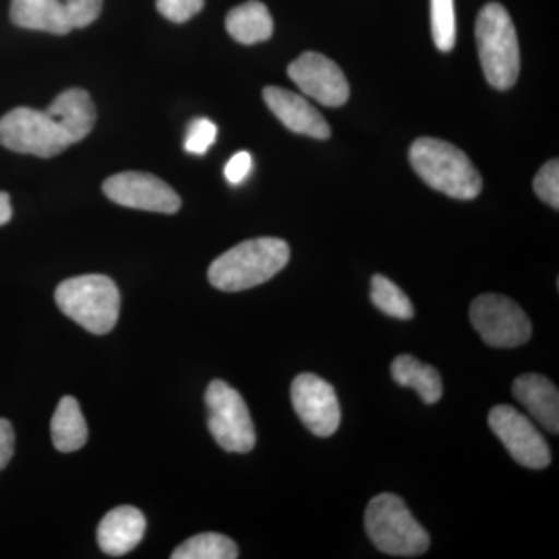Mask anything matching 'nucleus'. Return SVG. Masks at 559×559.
Masks as SVG:
<instances>
[{
  "label": "nucleus",
  "instance_id": "11",
  "mask_svg": "<svg viewBox=\"0 0 559 559\" xmlns=\"http://www.w3.org/2000/svg\"><path fill=\"white\" fill-rule=\"evenodd\" d=\"M294 409L314 436H333L341 425V406L333 385L312 373H301L290 385Z\"/></svg>",
  "mask_w": 559,
  "mask_h": 559
},
{
  "label": "nucleus",
  "instance_id": "20",
  "mask_svg": "<svg viewBox=\"0 0 559 559\" xmlns=\"http://www.w3.org/2000/svg\"><path fill=\"white\" fill-rule=\"evenodd\" d=\"M173 559H235L238 558V547L227 536L219 533H201L180 544L173 551Z\"/></svg>",
  "mask_w": 559,
  "mask_h": 559
},
{
  "label": "nucleus",
  "instance_id": "16",
  "mask_svg": "<svg viewBox=\"0 0 559 559\" xmlns=\"http://www.w3.org/2000/svg\"><path fill=\"white\" fill-rule=\"evenodd\" d=\"M10 17L17 27L68 35L72 32L68 9L62 0H11Z\"/></svg>",
  "mask_w": 559,
  "mask_h": 559
},
{
  "label": "nucleus",
  "instance_id": "27",
  "mask_svg": "<svg viewBox=\"0 0 559 559\" xmlns=\"http://www.w3.org/2000/svg\"><path fill=\"white\" fill-rule=\"evenodd\" d=\"M253 159L248 151H238L224 168V175L231 186H240L252 171Z\"/></svg>",
  "mask_w": 559,
  "mask_h": 559
},
{
  "label": "nucleus",
  "instance_id": "13",
  "mask_svg": "<svg viewBox=\"0 0 559 559\" xmlns=\"http://www.w3.org/2000/svg\"><path fill=\"white\" fill-rule=\"evenodd\" d=\"M267 108L289 131L308 138L325 140L331 135L329 121L323 119L307 98L283 87L270 86L263 91Z\"/></svg>",
  "mask_w": 559,
  "mask_h": 559
},
{
  "label": "nucleus",
  "instance_id": "25",
  "mask_svg": "<svg viewBox=\"0 0 559 559\" xmlns=\"http://www.w3.org/2000/svg\"><path fill=\"white\" fill-rule=\"evenodd\" d=\"M205 0H156L162 16L175 24H183L204 9Z\"/></svg>",
  "mask_w": 559,
  "mask_h": 559
},
{
  "label": "nucleus",
  "instance_id": "17",
  "mask_svg": "<svg viewBox=\"0 0 559 559\" xmlns=\"http://www.w3.org/2000/svg\"><path fill=\"white\" fill-rule=\"evenodd\" d=\"M226 28L238 43L252 46L263 43L274 32V21L267 7L259 0H249L237 9L230 10L226 17Z\"/></svg>",
  "mask_w": 559,
  "mask_h": 559
},
{
  "label": "nucleus",
  "instance_id": "1",
  "mask_svg": "<svg viewBox=\"0 0 559 559\" xmlns=\"http://www.w3.org/2000/svg\"><path fill=\"white\" fill-rule=\"evenodd\" d=\"M97 109L86 91L61 92L46 110L16 108L0 119V145L14 153L58 156L94 130Z\"/></svg>",
  "mask_w": 559,
  "mask_h": 559
},
{
  "label": "nucleus",
  "instance_id": "7",
  "mask_svg": "<svg viewBox=\"0 0 559 559\" xmlns=\"http://www.w3.org/2000/svg\"><path fill=\"white\" fill-rule=\"evenodd\" d=\"M209 429L216 443L227 452L246 454L255 447L252 417L240 393L227 382H210L205 392Z\"/></svg>",
  "mask_w": 559,
  "mask_h": 559
},
{
  "label": "nucleus",
  "instance_id": "14",
  "mask_svg": "<svg viewBox=\"0 0 559 559\" xmlns=\"http://www.w3.org/2000/svg\"><path fill=\"white\" fill-rule=\"evenodd\" d=\"M145 528L142 511L130 506L117 507L98 525V546L110 557H123L139 546Z\"/></svg>",
  "mask_w": 559,
  "mask_h": 559
},
{
  "label": "nucleus",
  "instance_id": "29",
  "mask_svg": "<svg viewBox=\"0 0 559 559\" xmlns=\"http://www.w3.org/2000/svg\"><path fill=\"white\" fill-rule=\"evenodd\" d=\"M13 216V209H11V201L5 191H0V226H5Z\"/></svg>",
  "mask_w": 559,
  "mask_h": 559
},
{
  "label": "nucleus",
  "instance_id": "5",
  "mask_svg": "<svg viewBox=\"0 0 559 559\" xmlns=\"http://www.w3.org/2000/svg\"><path fill=\"white\" fill-rule=\"evenodd\" d=\"M58 307L92 334H106L120 314V293L106 275H80L62 282L55 293Z\"/></svg>",
  "mask_w": 559,
  "mask_h": 559
},
{
  "label": "nucleus",
  "instance_id": "3",
  "mask_svg": "<svg viewBox=\"0 0 559 559\" xmlns=\"http://www.w3.org/2000/svg\"><path fill=\"white\" fill-rule=\"evenodd\" d=\"M409 159L415 173L454 200L469 201L481 191L480 173L469 157L447 140L421 138L411 146Z\"/></svg>",
  "mask_w": 559,
  "mask_h": 559
},
{
  "label": "nucleus",
  "instance_id": "6",
  "mask_svg": "<svg viewBox=\"0 0 559 559\" xmlns=\"http://www.w3.org/2000/svg\"><path fill=\"white\" fill-rule=\"evenodd\" d=\"M366 530L377 549L392 557H419L430 546L428 532L412 516L404 500L390 492L370 500Z\"/></svg>",
  "mask_w": 559,
  "mask_h": 559
},
{
  "label": "nucleus",
  "instance_id": "23",
  "mask_svg": "<svg viewBox=\"0 0 559 559\" xmlns=\"http://www.w3.org/2000/svg\"><path fill=\"white\" fill-rule=\"evenodd\" d=\"M216 135H218V127L212 120L194 119L187 128L183 148L187 153L202 156L215 143Z\"/></svg>",
  "mask_w": 559,
  "mask_h": 559
},
{
  "label": "nucleus",
  "instance_id": "24",
  "mask_svg": "<svg viewBox=\"0 0 559 559\" xmlns=\"http://www.w3.org/2000/svg\"><path fill=\"white\" fill-rule=\"evenodd\" d=\"M533 189L539 200L549 204L555 210L559 209V162L549 160L538 171L533 180Z\"/></svg>",
  "mask_w": 559,
  "mask_h": 559
},
{
  "label": "nucleus",
  "instance_id": "26",
  "mask_svg": "<svg viewBox=\"0 0 559 559\" xmlns=\"http://www.w3.org/2000/svg\"><path fill=\"white\" fill-rule=\"evenodd\" d=\"M72 28H84L102 13L103 0H64Z\"/></svg>",
  "mask_w": 559,
  "mask_h": 559
},
{
  "label": "nucleus",
  "instance_id": "28",
  "mask_svg": "<svg viewBox=\"0 0 559 559\" xmlns=\"http://www.w3.org/2000/svg\"><path fill=\"white\" fill-rule=\"evenodd\" d=\"M14 454V430L9 419L0 418V469L9 465Z\"/></svg>",
  "mask_w": 559,
  "mask_h": 559
},
{
  "label": "nucleus",
  "instance_id": "12",
  "mask_svg": "<svg viewBox=\"0 0 559 559\" xmlns=\"http://www.w3.org/2000/svg\"><path fill=\"white\" fill-rule=\"evenodd\" d=\"M289 79L308 97L330 108L345 105L349 84L340 66L318 51H305L288 68Z\"/></svg>",
  "mask_w": 559,
  "mask_h": 559
},
{
  "label": "nucleus",
  "instance_id": "9",
  "mask_svg": "<svg viewBox=\"0 0 559 559\" xmlns=\"http://www.w3.org/2000/svg\"><path fill=\"white\" fill-rule=\"evenodd\" d=\"M488 425L502 441L511 457L530 469H544L550 465L549 444L536 426L509 404H499L488 415Z\"/></svg>",
  "mask_w": 559,
  "mask_h": 559
},
{
  "label": "nucleus",
  "instance_id": "10",
  "mask_svg": "<svg viewBox=\"0 0 559 559\" xmlns=\"http://www.w3.org/2000/svg\"><path fill=\"white\" fill-rule=\"evenodd\" d=\"M103 191L110 201L128 209L146 210V212H179L180 198L167 182L142 171H124L110 176L103 183Z\"/></svg>",
  "mask_w": 559,
  "mask_h": 559
},
{
  "label": "nucleus",
  "instance_id": "22",
  "mask_svg": "<svg viewBox=\"0 0 559 559\" xmlns=\"http://www.w3.org/2000/svg\"><path fill=\"white\" fill-rule=\"evenodd\" d=\"M430 25L437 49L451 51L457 39L454 0H430Z\"/></svg>",
  "mask_w": 559,
  "mask_h": 559
},
{
  "label": "nucleus",
  "instance_id": "21",
  "mask_svg": "<svg viewBox=\"0 0 559 559\" xmlns=\"http://www.w3.org/2000/svg\"><path fill=\"white\" fill-rule=\"evenodd\" d=\"M370 299L378 310L390 318L409 320L414 318V305L404 290L384 275H373L370 286Z\"/></svg>",
  "mask_w": 559,
  "mask_h": 559
},
{
  "label": "nucleus",
  "instance_id": "2",
  "mask_svg": "<svg viewBox=\"0 0 559 559\" xmlns=\"http://www.w3.org/2000/svg\"><path fill=\"white\" fill-rule=\"evenodd\" d=\"M288 242L280 238L242 241L213 261L209 270L212 286L224 293H238L263 285L288 264Z\"/></svg>",
  "mask_w": 559,
  "mask_h": 559
},
{
  "label": "nucleus",
  "instance_id": "15",
  "mask_svg": "<svg viewBox=\"0 0 559 559\" xmlns=\"http://www.w3.org/2000/svg\"><path fill=\"white\" fill-rule=\"evenodd\" d=\"M513 395L544 429L557 436L559 392L549 378L536 373L522 374L513 382Z\"/></svg>",
  "mask_w": 559,
  "mask_h": 559
},
{
  "label": "nucleus",
  "instance_id": "4",
  "mask_svg": "<svg viewBox=\"0 0 559 559\" xmlns=\"http://www.w3.org/2000/svg\"><path fill=\"white\" fill-rule=\"evenodd\" d=\"M476 39L488 83L499 91L513 87L520 76L521 51L516 28L506 7L489 2L480 10Z\"/></svg>",
  "mask_w": 559,
  "mask_h": 559
},
{
  "label": "nucleus",
  "instance_id": "18",
  "mask_svg": "<svg viewBox=\"0 0 559 559\" xmlns=\"http://www.w3.org/2000/svg\"><path fill=\"white\" fill-rule=\"evenodd\" d=\"M390 371L396 384L414 389L426 404L439 403L443 396V382L439 371L432 366L419 362L414 356H396Z\"/></svg>",
  "mask_w": 559,
  "mask_h": 559
},
{
  "label": "nucleus",
  "instance_id": "8",
  "mask_svg": "<svg viewBox=\"0 0 559 559\" xmlns=\"http://www.w3.org/2000/svg\"><path fill=\"white\" fill-rule=\"evenodd\" d=\"M469 319L481 340L496 348L521 347L532 337L528 316L509 297L484 294L471 304Z\"/></svg>",
  "mask_w": 559,
  "mask_h": 559
},
{
  "label": "nucleus",
  "instance_id": "19",
  "mask_svg": "<svg viewBox=\"0 0 559 559\" xmlns=\"http://www.w3.org/2000/svg\"><path fill=\"white\" fill-rule=\"evenodd\" d=\"M51 440L60 452L79 451L87 441V425L79 401L64 396L51 418Z\"/></svg>",
  "mask_w": 559,
  "mask_h": 559
}]
</instances>
